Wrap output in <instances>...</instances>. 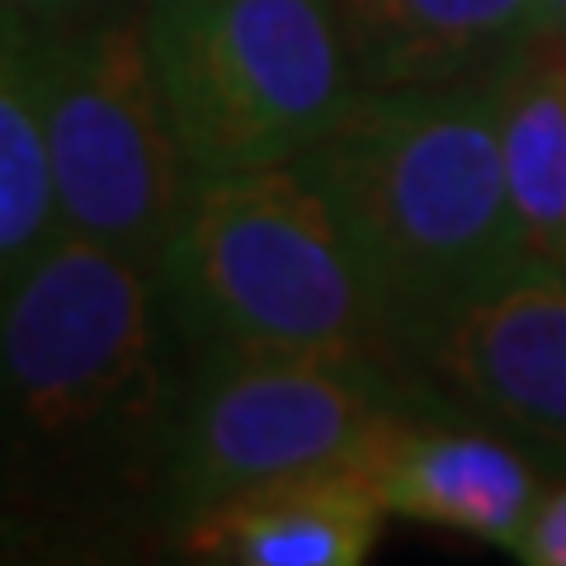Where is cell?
Segmentation results:
<instances>
[{
	"label": "cell",
	"instance_id": "8",
	"mask_svg": "<svg viewBox=\"0 0 566 566\" xmlns=\"http://www.w3.org/2000/svg\"><path fill=\"white\" fill-rule=\"evenodd\" d=\"M354 463L392 520L453 528L515 553L543 501L534 458L520 439L468 416L430 387H416L378 420Z\"/></svg>",
	"mask_w": 566,
	"mask_h": 566
},
{
	"label": "cell",
	"instance_id": "7",
	"mask_svg": "<svg viewBox=\"0 0 566 566\" xmlns=\"http://www.w3.org/2000/svg\"><path fill=\"white\" fill-rule=\"evenodd\" d=\"M401 368L520 444L566 458V270L524 255L424 322Z\"/></svg>",
	"mask_w": 566,
	"mask_h": 566
},
{
	"label": "cell",
	"instance_id": "4",
	"mask_svg": "<svg viewBox=\"0 0 566 566\" xmlns=\"http://www.w3.org/2000/svg\"><path fill=\"white\" fill-rule=\"evenodd\" d=\"M33 85L62 232L161 264L193 170L156 76L147 0L33 20Z\"/></svg>",
	"mask_w": 566,
	"mask_h": 566
},
{
	"label": "cell",
	"instance_id": "12",
	"mask_svg": "<svg viewBox=\"0 0 566 566\" xmlns=\"http://www.w3.org/2000/svg\"><path fill=\"white\" fill-rule=\"evenodd\" d=\"M62 237L33 85V20L0 6V283Z\"/></svg>",
	"mask_w": 566,
	"mask_h": 566
},
{
	"label": "cell",
	"instance_id": "3",
	"mask_svg": "<svg viewBox=\"0 0 566 566\" xmlns=\"http://www.w3.org/2000/svg\"><path fill=\"white\" fill-rule=\"evenodd\" d=\"M156 270L189 354L401 364L374 279L303 156L193 175Z\"/></svg>",
	"mask_w": 566,
	"mask_h": 566
},
{
	"label": "cell",
	"instance_id": "9",
	"mask_svg": "<svg viewBox=\"0 0 566 566\" xmlns=\"http://www.w3.org/2000/svg\"><path fill=\"white\" fill-rule=\"evenodd\" d=\"M392 520L354 463L245 486L175 528L180 553L227 566H359Z\"/></svg>",
	"mask_w": 566,
	"mask_h": 566
},
{
	"label": "cell",
	"instance_id": "13",
	"mask_svg": "<svg viewBox=\"0 0 566 566\" xmlns=\"http://www.w3.org/2000/svg\"><path fill=\"white\" fill-rule=\"evenodd\" d=\"M515 557L528 566H566V482L543 491V501L524 528Z\"/></svg>",
	"mask_w": 566,
	"mask_h": 566
},
{
	"label": "cell",
	"instance_id": "10",
	"mask_svg": "<svg viewBox=\"0 0 566 566\" xmlns=\"http://www.w3.org/2000/svg\"><path fill=\"white\" fill-rule=\"evenodd\" d=\"M359 91L482 81L547 39L538 0H331Z\"/></svg>",
	"mask_w": 566,
	"mask_h": 566
},
{
	"label": "cell",
	"instance_id": "5",
	"mask_svg": "<svg viewBox=\"0 0 566 566\" xmlns=\"http://www.w3.org/2000/svg\"><path fill=\"white\" fill-rule=\"evenodd\" d=\"M147 33L193 175L297 161L359 99L331 0H151Z\"/></svg>",
	"mask_w": 566,
	"mask_h": 566
},
{
	"label": "cell",
	"instance_id": "1",
	"mask_svg": "<svg viewBox=\"0 0 566 566\" xmlns=\"http://www.w3.org/2000/svg\"><path fill=\"white\" fill-rule=\"evenodd\" d=\"M185 382L151 260L62 232L0 283V547L170 538Z\"/></svg>",
	"mask_w": 566,
	"mask_h": 566
},
{
	"label": "cell",
	"instance_id": "6",
	"mask_svg": "<svg viewBox=\"0 0 566 566\" xmlns=\"http://www.w3.org/2000/svg\"><path fill=\"white\" fill-rule=\"evenodd\" d=\"M401 364L331 354H189L166 476V534L274 476L349 463L387 411L416 392Z\"/></svg>",
	"mask_w": 566,
	"mask_h": 566
},
{
	"label": "cell",
	"instance_id": "14",
	"mask_svg": "<svg viewBox=\"0 0 566 566\" xmlns=\"http://www.w3.org/2000/svg\"><path fill=\"white\" fill-rule=\"evenodd\" d=\"M0 6L20 10L24 20H57V14L81 10V6H91V0H0Z\"/></svg>",
	"mask_w": 566,
	"mask_h": 566
},
{
	"label": "cell",
	"instance_id": "16",
	"mask_svg": "<svg viewBox=\"0 0 566 566\" xmlns=\"http://www.w3.org/2000/svg\"><path fill=\"white\" fill-rule=\"evenodd\" d=\"M147 6H151V0H147Z\"/></svg>",
	"mask_w": 566,
	"mask_h": 566
},
{
	"label": "cell",
	"instance_id": "11",
	"mask_svg": "<svg viewBox=\"0 0 566 566\" xmlns=\"http://www.w3.org/2000/svg\"><path fill=\"white\" fill-rule=\"evenodd\" d=\"M495 109L524 251L566 270V39L524 48L495 76Z\"/></svg>",
	"mask_w": 566,
	"mask_h": 566
},
{
	"label": "cell",
	"instance_id": "15",
	"mask_svg": "<svg viewBox=\"0 0 566 566\" xmlns=\"http://www.w3.org/2000/svg\"><path fill=\"white\" fill-rule=\"evenodd\" d=\"M538 6H543V24H547V33L566 39V0H538Z\"/></svg>",
	"mask_w": 566,
	"mask_h": 566
},
{
	"label": "cell",
	"instance_id": "2",
	"mask_svg": "<svg viewBox=\"0 0 566 566\" xmlns=\"http://www.w3.org/2000/svg\"><path fill=\"white\" fill-rule=\"evenodd\" d=\"M401 345L528 255L510 203L495 76L359 91L303 156Z\"/></svg>",
	"mask_w": 566,
	"mask_h": 566
}]
</instances>
